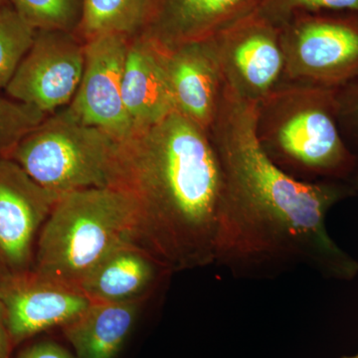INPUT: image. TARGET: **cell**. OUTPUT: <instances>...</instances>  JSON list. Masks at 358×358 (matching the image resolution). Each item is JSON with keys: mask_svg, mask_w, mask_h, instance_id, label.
<instances>
[{"mask_svg": "<svg viewBox=\"0 0 358 358\" xmlns=\"http://www.w3.org/2000/svg\"><path fill=\"white\" fill-rule=\"evenodd\" d=\"M256 108L224 85L209 129L223 180L214 264L249 279L305 266L352 279L358 264L334 243L326 224L350 188L336 180H300L280 169L257 138Z\"/></svg>", "mask_w": 358, "mask_h": 358, "instance_id": "obj_1", "label": "cell"}, {"mask_svg": "<svg viewBox=\"0 0 358 358\" xmlns=\"http://www.w3.org/2000/svg\"><path fill=\"white\" fill-rule=\"evenodd\" d=\"M222 171L209 131L173 112L121 141L117 188L131 194V242L171 273L214 264Z\"/></svg>", "mask_w": 358, "mask_h": 358, "instance_id": "obj_2", "label": "cell"}, {"mask_svg": "<svg viewBox=\"0 0 358 358\" xmlns=\"http://www.w3.org/2000/svg\"><path fill=\"white\" fill-rule=\"evenodd\" d=\"M336 90L286 83L257 103L259 143L289 176L338 180L355 171L357 159L341 133Z\"/></svg>", "mask_w": 358, "mask_h": 358, "instance_id": "obj_3", "label": "cell"}, {"mask_svg": "<svg viewBox=\"0 0 358 358\" xmlns=\"http://www.w3.org/2000/svg\"><path fill=\"white\" fill-rule=\"evenodd\" d=\"M134 216V199L122 188L63 193L40 231L33 271L79 289L113 250L131 242Z\"/></svg>", "mask_w": 358, "mask_h": 358, "instance_id": "obj_4", "label": "cell"}, {"mask_svg": "<svg viewBox=\"0 0 358 358\" xmlns=\"http://www.w3.org/2000/svg\"><path fill=\"white\" fill-rule=\"evenodd\" d=\"M121 141L80 121L64 107L47 115L9 159L45 189L57 193L117 187Z\"/></svg>", "mask_w": 358, "mask_h": 358, "instance_id": "obj_5", "label": "cell"}, {"mask_svg": "<svg viewBox=\"0 0 358 358\" xmlns=\"http://www.w3.org/2000/svg\"><path fill=\"white\" fill-rule=\"evenodd\" d=\"M281 37L287 83L338 89L358 77V15L300 14Z\"/></svg>", "mask_w": 358, "mask_h": 358, "instance_id": "obj_6", "label": "cell"}, {"mask_svg": "<svg viewBox=\"0 0 358 358\" xmlns=\"http://www.w3.org/2000/svg\"><path fill=\"white\" fill-rule=\"evenodd\" d=\"M210 40L224 83L245 100L259 103L287 83L281 27L257 11Z\"/></svg>", "mask_w": 358, "mask_h": 358, "instance_id": "obj_7", "label": "cell"}, {"mask_svg": "<svg viewBox=\"0 0 358 358\" xmlns=\"http://www.w3.org/2000/svg\"><path fill=\"white\" fill-rule=\"evenodd\" d=\"M85 42L75 33L37 30L31 48L7 85L14 100L45 114L67 107L81 82Z\"/></svg>", "mask_w": 358, "mask_h": 358, "instance_id": "obj_8", "label": "cell"}, {"mask_svg": "<svg viewBox=\"0 0 358 358\" xmlns=\"http://www.w3.org/2000/svg\"><path fill=\"white\" fill-rule=\"evenodd\" d=\"M59 196L14 160L0 159V275L33 271L40 231Z\"/></svg>", "mask_w": 358, "mask_h": 358, "instance_id": "obj_9", "label": "cell"}, {"mask_svg": "<svg viewBox=\"0 0 358 358\" xmlns=\"http://www.w3.org/2000/svg\"><path fill=\"white\" fill-rule=\"evenodd\" d=\"M129 37L107 34L85 42L81 82L67 106L80 121L124 141L134 133L122 96V73Z\"/></svg>", "mask_w": 358, "mask_h": 358, "instance_id": "obj_10", "label": "cell"}, {"mask_svg": "<svg viewBox=\"0 0 358 358\" xmlns=\"http://www.w3.org/2000/svg\"><path fill=\"white\" fill-rule=\"evenodd\" d=\"M0 301L14 346L40 333L67 326L92 301L79 289L51 281L34 271L0 275Z\"/></svg>", "mask_w": 358, "mask_h": 358, "instance_id": "obj_11", "label": "cell"}, {"mask_svg": "<svg viewBox=\"0 0 358 358\" xmlns=\"http://www.w3.org/2000/svg\"><path fill=\"white\" fill-rule=\"evenodd\" d=\"M160 50L174 110L209 131L224 88L211 40L187 42Z\"/></svg>", "mask_w": 358, "mask_h": 358, "instance_id": "obj_12", "label": "cell"}, {"mask_svg": "<svg viewBox=\"0 0 358 358\" xmlns=\"http://www.w3.org/2000/svg\"><path fill=\"white\" fill-rule=\"evenodd\" d=\"M263 0H152L141 35L162 49L213 38L256 13Z\"/></svg>", "mask_w": 358, "mask_h": 358, "instance_id": "obj_13", "label": "cell"}, {"mask_svg": "<svg viewBox=\"0 0 358 358\" xmlns=\"http://www.w3.org/2000/svg\"><path fill=\"white\" fill-rule=\"evenodd\" d=\"M173 274L131 242L117 246L82 282L92 303H145Z\"/></svg>", "mask_w": 358, "mask_h": 358, "instance_id": "obj_14", "label": "cell"}, {"mask_svg": "<svg viewBox=\"0 0 358 358\" xmlns=\"http://www.w3.org/2000/svg\"><path fill=\"white\" fill-rule=\"evenodd\" d=\"M122 96L134 131L147 129L176 112L162 50L143 35L129 40Z\"/></svg>", "mask_w": 358, "mask_h": 358, "instance_id": "obj_15", "label": "cell"}, {"mask_svg": "<svg viewBox=\"0 0 358 358\" xmlns=\"http://www.w3.org/2000/svg\"><path fill=\"white\" fill-rule=\"evenodd\" d=\"M141 303H92L62 327L76 358H115L133 331Z\"/></svg>", "mask_w": 358, "mask_h": 358, "instance_id": "obj_16", "label": "cell"}, {"mask_svg": "<svg viewBox=\"0 0 358 358\" xmlns=\"http://www.w3.org/2000/svg\"><path fill=\"white\" fill-rule=\"evenodd\" d=\"M152 0H83L75 34L84 42L107 34L134 37L147 25Z\"/></svg>", "mask_w": 358, "mask_h": 358, "instance_id": "obj_17", "label": "cell"}, {"mask_svg": "<svg viewBox=\"0 0 358 358\" xmlns=\"http://www.w3.org/2000/svg\"><path fill=\"white\" fill-rule=\"evenodd\" d=\"M36 33L10 4L0 7V89H6L13 79Z\"/></svg>", "mask_w": 358, "mask_h": 358, "instance_id": "obj_18", "label": "cell"}, {"mask_svg": "<svg viewBox=\"0 0 358 358\" xmlns=\"http://www.w3.org/2000/svg\"><path fill=\"white\" fill-rule=\"evenodd\" d=\"M21 17L36 30L76 31L83 0H8Z\"/></svg>", "mask_w": 358, "mask_h": 358, "instance_id": "obj_19", "label": "cell"}, {"mask_svg": "<svg viewBox=\"0 0 358 358\" xmlns=\"http://www.w3.org/2000/svg\"><path fill=\"white\" fill-rule=\"evenodd\" d=\"M47 115L33 106L0 96V159H9L18 143Z\"/></svg>", "mask_w": 358, "mask_h": 358, "instance_id": "obj_20", "label": "cell"}, {"mask_svg": "<svg viewBox=\"0 0 358 358\" xmlns=\"http://www.w3.org/2000/svg\"><path fill=\"white\" fill-rule=\"evenodd\" d=\"M257 13L281 27L306 13H350L358 15V0H263Z\"/></svg>", "mask_w": 358, "mask_h": 358, "instance_id": "obj_21", "label": "cell"}, {"mask_svg": "<svg viewBox=\"0 0 358 358\" xmlns=\"http://www.w3.org/2000/svg\"><path fill=\"white\" fill-rule=\"evenodd\" d=\"M341 133L358 143V77L336 90Z\"/></svg>", "mask_w": 358, "mask_h": 358, "instance_id": "obj_22", "label": "cell"}, {"mask_svg": "<svg viewBox=\"0 0 358 358\" xmlns=\"http://www.w3.org/2000/svg\"><path fill=\"white\" fill-rule=\"evenodd\" d=\"M18 358H76L55 341H44L28 346Z\"/></svg>", "mask_w": 358, "mask_h": 358, "instance_id": "obj_23", "label": "cell"}, {"mask_svg": "<svg viewBox=\"0 0 358 358\" xmlns=\"http://www.w3.org/2000/svg\"><path fill=\"white\" fill-rule=\"evenodd\" d=\"M13 348L7 324L6 308L0 301V358H10Z\"/></svg>", "mask_w": 358, "mask_h": 358, "instance_id": "obj_24", "label": "cell"}, {"mask_svg": "<svg viewBox=\"0 0 358 358\" xmlns=\"http://www.w3.org/2000/svg\"><path fill=\"white\" fill-rule=\"evenodd\" d=\"M355 173H357V174H355V185H357V187L358 189V166H357V167H355Z\"/></svg>", "mask_w": 358, "mask_h": 358, "instance_id": "obj_25", "label": "cell"}, {"mask_svg": "<svg viewBox=\"0 0 358 358\" xmlns=\"http://www.w3.org/2000/svg\"><path fill=\"white\" fill-rule=\"evenodd\" d=\"M8 0H0V7L8 6Z\"/></svg>", "mask_w": 358, "mask_h": 358, "instance_id": "obj_26", "label": "cell"}, {"mask_svg": "<svg viewBox=\"0 0 358 358\" xmlns=\"http://www.w3.org/2000/svg\"><path fill=\"white\" fill-rule=\"evenodd\" d=\"M343 358H358V355H355V357H345Z\"/></svg>", "mask_w": 358, "mask_h": 358, "instance_id": "obj_27", "label": "cell"}, {"mask_svg": "<svg viewBox=\"0 0 358 358\" xmlns=\"http://www.w3.org/2000/svg\"></svg>", "mask_w": 358, "mask_h": 358, "instance_id": "obj_28", "label": "cell"}]
</instances>
